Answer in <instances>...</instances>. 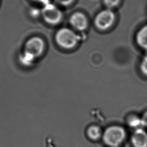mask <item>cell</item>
<instances>
[{
  "label": "cell",
  "mask_w": 147,
  "mask_h": 147,
  "mask_svg": "<svg viewBox=\"0 0 147 147\" xmlns=\"http://www.w3.org/2000/svg\"><path fill=\"white\" fill-rule=\"evenodd\" d=\"M56 44L65 49L74 48L78 44L80 37L72 29L68 28H61L55 34Z\"/></svg>",
  "instance_id": "obj_1"
},
{
  "label": "cell",
  "mask_w": 147,
  "mask_h": 147,
  "mask_svg": "<svg viewBox=\"0 0 147 147\" xmlns=\"http://www.w3.org/2000/svg\"><path fill=\"white\" fill-rule=\"evenodd\" d=\"M126 137L125 129L119 126L113 125L108 127L103 134L105 143L111 147L119 146Z\"/></svg>",
  "instance_id": "obj_2"
},
{
  "label": "cell",
  "mask_w": 147,
  "mask_h": 147,
  "mask_svg": "<svg viewBox=\"0 0 147 147\" xmlns=\"http://www.w3.org/2000/svg\"><path fill=\"white\" fill-rule=\"evenodd\" d=\"M41 15L44 21L51 25L59 24L63 19L61 11L57 6L51 2L42 5L41 9Z\"/></svg>",
  "instance_id": "obj_3"
},
{
  "label": "cell",
  "mask_w": 147,
  "mask_h": 147,
  "mask_svg": "<svg viewBox=\"0 0 147 147\" xmlns=\"http://www.w3.org/2000/svg\"><path fill=\"white\" fill-rule=\"evenodd\" d=\"M115 21V14L111 9H106L100 11L95 16L94 23L95 27L100 30L110 28Z\"/></svg>",
  "instance_id": "obj_4"
},
{
  "label": "cell",
  "mask_w": 147,
  "mask_h": 147,
  "mask_svg": "<svg viewBox=\"0 0 147 147\" xmlns=\"http://www.w3.org/2000/svg\"><path fill=\"white\" fill-rule=\"evenodd\" d=\"M45 49V44L42 38L34 36L29 38L24 45V52L29 54L34 59L42 55Z\"/></svg>",
  "instance_id": "obj_5"
},
{
  "label": "cell",
  "mask_w": 147,
  "mask_h": 147,
  "mask_svg": "<svg viewBox=\"0 0 147 147\" xmlns=\"http://www.w3.org/2000/svg\"><path fill=\"white\" fill-rule=\"evenodd\" d=\"M69 22L74 29L81 32L85 30L88 25L86 16L80 11H76L72 13L69 17Z\"/></svg>",
  "instance_id": "obj_6"
},
{
  "label": "cell",
  "mask_w": 147,
  "mask_h": 147,
  "mask_svg": "<svg viewBox=\"0 0 147 147\" xmlns=\"http://www.w3.org/2000/svg\"><path fill=\"white\" fill-rule=\"evenodd\" d=\"M131 141L134 147H147V133L142 128L136 129Z\"/></svg>",
  "instance_id": "obj_7"
},
{
  "label": "cell",
  "mask_w": 147,
  "mask_h": 147,
  "mask_svg": "<svg viewBox=\"0 0 147 147\" xmlns=\"http://www.w3.org/2000/svg\"><path fill=\"white\" fill-rule=\"evenodd\" d=\"M136 40L137 44L147 51V25L141 27L137 32Z\"/></svg>",
  "instance_id": "obj_8"
},
{
  "label": "cell",
  "mask_w": 147,
  "mask_h": 147,
  "mask_svg": "<svg viewBox=\"0 0 147 147\" xmlns=\"http://www.w3.org/2000/svg\"><path fill=\"white\" fill-rule=\"evenodd\" d=\"M87 134L91 140H97L102 135V132L101 129L98 126L91 125L87 129Z\"/></svg>",
  "instance_id": "obj_9"
},
{
  "label": "cell",
  "mask_w": 147,
  "mask_h": 147,
  "mask_svg": "<svg viewBox=\"0 0 147 147\" xmlns=\"http://www.w3.org/2000/svg\"><path fill=\"white\" fill-rule=\"evenodd\" d=\"M127 123L129 126L135 128L136 129L142 128L143 126L142 123L141 118H139L137 115H133L130 116L127 120Z\"/></svg>",
  "instance_id": "obj_10"
},
{
  "label": "cell",
  "mask_w": 147,
  "mask_h": 147,
  "mask_svg": "<svg viewBox=\"0 0 147 147\" xmlns=\"http://www.w3.org/2000/svg\"><path fill=\"white\" fill-rule=\"evenodd\" d=\"M20 62L23 65H24L25 66H29L33 63L35 59L29 54L23 52V53L20 56Z\"/></svg>",
  "instance_id": "obj_11"
},
{
  "label": "cell",
  "mask_w": 147,
  "mask_h": 147,
  "mask_svg": "<svg viewBox=\"0 0 147 147\" xmlns=\"http://www.w3.org/2000/svg\"><path fill=\"white\" fill-rule=\"evenodd\" d=\"M102 2L106 9L112 10L119 5L121 0H102Z\"/></svg>",
  "instance_id": "obj_12"
},
{
  "label": "cell",
  "mask_w": 147,
  "mask_h": 147,
  "mask_svg": "<svg viewBox=\"0 0 147 147\" xmlns=\"http://www.w3.org/2000/svg\"><path fill=\"white\" fill-rule=\"evenodd\" d=\"M140 69L142 74L147 76V55L144 57L141 63Z\"/></svg>",
  "instance_id": "obj_13"
},
{
  "label": "cell",
  "mask_w": 147,
  "mask_h": 147,
  "mask_svg": "<svg viewBox=\"0 0 147 147\" xmlns=\"http://www.w3.org/2000/svg\"><path fill=\"white\" fill-rule=\"evenodd\" d=\"M57 4L63 6H70L75 0H54Z\"/></svg>",
  "instance_id": "obj_14"
},
{
  "label": "cell",
  "mask_w": 147,
  "mask_h": 147,
  "mask_svg": "<svg viewBox=\"0 0 147 147\" xmlns=\"http://www.w3.org/2000/svg\"><path fill=\"white\" fill-rule=\"evenodd\" d=\"M30 14L33 17H37L41 15V10L36 8L32 9L30 11Z\"/></svg>",
  "instance_id": "obj_15"
},
{
  "label": "cell",
  "mask_w": 147,
  "mask_h": 147,
  "mask_svg": "<svg viewBox=\"0 0 147 147\" xmlns=\"http://www.w3.org/2000/svg\"><path fill=\"white\" fill-rule=\"evenodd\" d=\"M141 118L142 123L143 126H146L147 127V111L144 113L142 115Z\"/></svg>",
  "instance_id": "obj_16"
},
{
  "label": "cell",
  "mask_w": 147,
  "mask_h": 147,
  "mask_svg": "<svg viewBox=\"0 0 147 147\" xmlns=\"http://www.w3.org/2000/svg\"><path fill=\"white\" fill-rule=\"evenodd\" d=\"M32 1L33 2L41 3L42 5H44L45 4H47L51 2V0H32Z\"/></svg>",
  "instance_id": "obj_17"
}]
</instances>
